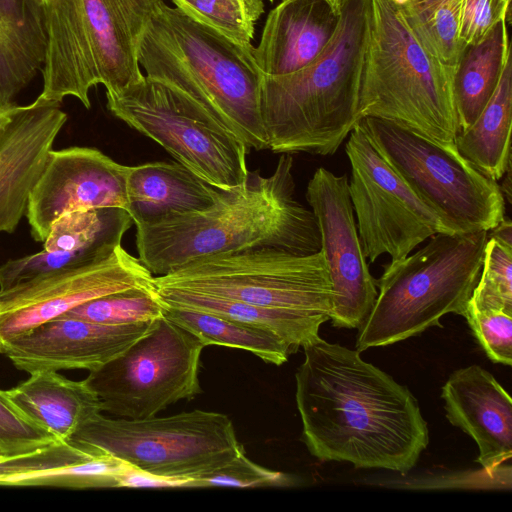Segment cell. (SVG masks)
Returning a JSON list of instances; mask_svg holds the SVG:
<instances>
[{
    "label": "cell",
    "mask_w": 512,
    "mask_h": 512,
    "mask_svg": "<svg viewBox=\"0 0 512 512\" xmlns=\"http://www.w3.org/2000/svg\"><path fill=\"white\" fill-rule=\"evenodd\" d=\"M295 484L296 479L293 476L262 467L252 462L243 453L213 472L192 479L190 488L290 487Z\"/></svg>",
    "instance_id": "cell-34"
},
{
    "label": "cell",
    "mask_w": 512,
    "mask_h": 512,
    "mask_svg": "<svg viewBox=\"0 0 512 512\" xmlns=\"http://www.w3.org/2000/svg\"><path fill=\"white\" fill-rule=\"evenodd\" d=\"M191 480L161 477L130 465L119 476L118 488H190Z\"/></svg>",
    "instance_id": "cell-37"
},
{
    "label": "cell",
    "mask_w": 512,
    "mask_h": 512,
    "mask_svg": "<svg viewBox=\"0 0 512 512\" xmlns=\"http://www.w3.org/2000/svg\"><path fill=\"white\" fill-rule=\"evenodd\" d=\"M47 34L43 8L32 0H0V106L43 67Z\"/></svg>",
    "instance_id": "cell-24"
},
{
    "label": "cell",
    "mask_w": 512,
    "mask_h": 512,
    "mask_svg": "<svg viewBox=\"0 0 512 512\" xmlns=\"http://www.w3.org/2000/svg\"><path fill=\"white\" fill-rule=\"evenodd\" d=\"M165 307L155 285L142 286L94 298L63 316L105 325H129L162 318Z\"/></svg>",
    "instance_id": "cell-30"
},
{
    "label": "cell",
    "mask_w": 512,
    "mask_h": 512,
    "mask_svg": "<svg viewBox=\"0 0 512 512\" xmlns=\"http://www.w3.org/2000/svg\"><path fill=\"white\" fill-rule=\"evenodd\" d=\"M165 303L218 315L264 330L282 340L291 353L319 337L326 321L302 312L250 304L205 293L156 288Z\"/></svg>",
    "instance_id": "cell-25"
},
{
    "label": "cell",
    "mask_w": 512,
    "mask_h": 512,
    "mask_svg": "<svg viewBox=\"0 0 512 512\" xmlns=\"http://www.w3.org/2000/svg\"><path fill=\"white\" fill-rule=\"evenodd\" d=\"M269 1L273 2L274 0H269Z\"/></svg>",
    "instance_id": "cell-42"
},
{
    "label": "cell",
    "mask_w": 512,
    "mask_h": 512,
    "mask_svg": "<svg viewBox=\"0 0 512 512\" xmlns=\"http://www.w3.org/2000/svg\"><path fill=\"white\" fill-rule=\"evenodd\" d=\"M488 231L438 233L421 249L390 261L374 306L358 328L356 350L394 344L454 313L464 316L478 282Z\"/></svg>",
    "instance_id": "cell-7"
},
{
    "label": "cell",
    "mask_w": 512,
    "mask_h": 512,
    "mask_svg": "<svg viewBox=\"0 0 512 512\" xmlns=\"http://www.w3.org/2000/svg\"><path fill=\"white\" fill-rule=\"evenodd\" d=\"M66 121L60 103L38 97L0 113V232L17 228Z\"/></svg>",
    "instance_id": "cell-17"
},
{
    "label": "cell",
    "mask_w": 512,
    "mask_h": 512,
    "mask_svg": "<svg viewBox=\"0 0 512 512\" xmlns=\"http://www.w3.org/2000/svg\"><path fill=\"white\" fill-rule=\"evenodd\" d=\"M464 317L479 345L493 363L512 364V313L467 306Z\"/></svg>",
    "instance_id": "cell-35"
},
{
    "label": "cell",
    "mask_w": 512,
    "mask_h": 512,
    "mask_svg": "<svg viewBox=\"0 0 512 512\" xmlns=\"http://www.w3.org/2000/svg\"><path fill=\"white\" fill-rule=\"evenodd\" d=\"M145 75L175 88L249 149H268L260 111L263 73L243 45L160 1L141 37Z\"/></svg>",
    "instance_id": "cell-3"
},
{
    "label": "cell",
    "mask_w": 512,
    "mask_h": 512,
    "mask_svg": "<svg viewBox=\"0 0 512 512\" xmlns=\"http://www.w3.org/2000/svg\"><path fill=\"white\" fill-rule=\"evenodd\" d=\"M295 374L302 441L320 461L406 473L429 443L409 389L358 350L316 338Z\"/></svg>",
    "instance_id": "cell-1"
},
{
    "label": "cell",
    "mask_w": 512,
    "mask_h": 512,
    "mask_svg": "<svg viewBox=\"0 0 512 512\" xmlns=\"http://www.w3.org/2000/svg\"><path fill=\"white\" fill-rule=\"evenodd\" d=\"M12 401L31 419L60 441L73 435L103 412L102 402L84 380L75 381L57 371H36L6 390Z\"/></svg>",
    "instance_id": "cell-23"
},
{
    "label": "cell",
    "mask_w": 512,
    "mask_h": 512,
    "mask_svg": "<svg viewBox=\"0 0 512 512\" xmlns=\"http://www.w3.org/2000/svg\"><path fill=\"white\" fill-rule=\"evenodd\" d=\"M441 397L449 422L477 444V462L491 477L512 456V400L487 370L470 365L454 371Z\"/></svg>",
    "instance_id": "cell-20"
},
{
    "label": "cell",
    "mask_w": 512,
    "mask_h": 512,
    "mask_svg": "<svg viewBox=\"0 0 512 512\" xmlns=\"http://www.w3.org/2000/svg\"><path fill=\"white\" fill-rule=\"evenodd\" d=\"M325 1H327L335 9H340L341 0H325Z\"/></svg>",
    "instance_id": "cell-39"
},
{
    "label": "cell",
    "mask_w": 512,
    "mask_h": 512,
    "mask_svg": "<svg viewBox=\"0 0 512 512\" xmlns=\"http://www.w3.org/2000/svg\"><path fill=\"white\" fill-rule=\"evenodd\" d=\"M162 0H50L42 6L47 46L38 98H77L90 108L89 91H118L143 73L138 49Z\"/></svg>",
    "instance_id": "cell-5"
},
{
    "label": "cell",
    "mask_w": 512,
    "mask_h": 512,
    "mask_svg": "<svg viewBox=\"0 0 512 512\" xmlns=\"http://www.w3.org/2000/svg\"><path fill=\"white\" fill-rule=\"evenodd\" d=\"M282 154L271 175L249 171L241 184L218 189L203 210L136 225L138 259L153 275L163 276L216 255L321 251L316 218L295 198L293 157Z\"/></svg>",
    "instance_id": "cell-2"
},
{
    "label": "cell",
    "mask_w": 512,
    "mask_h": 512,
    "mask_svg": "<svg viewBox=\"0 0 512 512\" xmlns=\"http://www.w3.org/2000/svg\"><path fill=\"white\" fill-rule=\"evenodd\" d=\"M306 200L319 227L321 251L335 291L330 321L337 328H359L378 291L363 254L347 175L317 168L308 182Z\"/></svg>",
    "instance_id": "cell-15"
},
{
    "label": "cell",
    "mask_w": 512,
    "mask_h": 512,
    "mask_svg": "<svg viewBox=\"0 0 512 512\" xmlns=\"http://www.w3.org/2000/svg\"><path fill=\"white\" fill-rule=\"evenodd\" d=\"M512 62L507 59L496 90L474 123L458 132L455 146L477 170L498 181L511 164Z\"/></svg>",
    "instance_id": "cell-27"
},
{
    "label": "cell",
    "mask_w": 512,
    "mask_h": 512,
    "mask_svg": "<svg viewBox=\"0 0 512 512\" xmlns=\"http://www.w3.org/2000/svg\"><path fill=\"white\" fill-rule=\"evenodd\" d=\"M154 275L121 245L109 256L0 289V353L12 340L106 294L154 286Z\"/></svg>",
    "instance_id": "cell-14"
},
{
    "label": "cell",
    "mask_w": 512,
    "mask_h": 512,
    "mask_svg": "<svg viewBox=\"0 0 512 512\" xmlns=\"http://www.w3.org/2000/svg\"><path fill=\"white\" fill-rule=\"evenodd\" d=\"M511 0H464L460 39L465 45L482 41L503 18L510 17Z\"/></svg>",
    "instance_id": "cell-36"
},
{
    "label": "cell",
    "mask_w": 512,
    "mask_h": 512,
    "mask_svg": "<svg viewBox=\"0 0 512 512\" xmlns=\"http://www.w3.org/2000/svg\"><path fill=\"white\" fill-rule=\"evenodd\" d=\"M464 0H423L401 9L424 48L441 63L456 67L465 44L460 39Z\"/></svg>",
    "instance_id": "cell-29"
},
{
    "label": "cell",
    "mask_w": 512,
    "mask_h": 512,
    "mask_svg": "<svg viewBox=\"0 0 512 512\" xmlns=\"http://www.w3.org/2000/svg\"><path fill=\"white\" fill-rule=\"evenodd\" d=\"M455 68L419 42L391 0H370L359 114L394 122L442 144L459 132Z\"/></svg>",
    "instance_id": "cell-6"
},
{
    "label": "cell",
    "mask_w": 512,
    "mask_h": 512,
    "mask_svg": "<svg viewBox=\"0 0 512 512\" xmlns=\"http://www.w3.org/2000/svg\"><path fill=\"white\" fill-rule=\"evenodd\" d=\"M192 19L233 41L249 45L264 13L263 0H171Z\"/></svg>",
    "instance_id": "cell-31"
},
{
    "label": "cell",
    "mask_w": 512,
    "mask_h": 512,
    "mask_svg": "<svg viewBox=\"0 0 512 512\" xmlns=\"http://www.w3.org/2000/svg\"><path fill=\"white\" fill-rule=\"evenodd\" d=\"M4 458H7V456H5L1 451H0V461L3 460Z\"/></svg>",
    "instance_id": "cell-41"
},
{
    "label": "cell",
    "mask_w": 512,
    "mask_h": 512,
    "mask_svg": "<svg viewBox=\"0 0 512 512\" xmlns=\"http://www.w3.org/2000/svg\"><path fill=\"white\" fill-rule=\"evenodd\" d=\"M340 9L325 0H282L265 21L254 57L263 75L295 72L317 59L333 38Z\"/></svg>",
    "instance_id": "cell-21"
},
{
    "label": "cell",
    "mask_w": 512,
    "mask_h": 512,
    "mask_svg": "<svg viewBox=\"0 0 512 512\" xmlns=\"http://www.w3.org/2000/svg\"><path fill=\"white\" fill-rule=\"evenodd\" d=\"M345 151L351 167L348 189L367 261L374 263L383 254L398 260L435 234H455L386 161L362 118Z\"/></svg>",
    "instance_id": "cell-13"
},
{
    "label": "cell",
    "mask_w": 512,
    "mask_h": 512,
    "mask_svg": "<svg viewBox=\"0 0 512 512\" xmlns=\"http://www.w3.org/2000/svg\"><path fill=\"white\" fill-rule=\"evenodd\" d=\"M370 0H341L337 30L295 72L263 75L260 111L274 153L333 155L361 119L359 93Z\"/></svg>",
    "instance_id": "cell-4"
},
{
    "label": "cell",
    "mask_w": 512,
    "mask_h": 512,
    "mask_svg": "<svg viewBox=\"0 0 512 512\" xmlns=\"http://www.w3.org/2000/svg\"><path fill=\"white\" fill-rule=\"evenodd\" d=\"M71 440L145 472L182 480L211 473L245 453L227 415L199 409L144 419H113L98 414Z\"/></svg>",
    "instance_id": "cell-8"
},
{
    "label": "cell",
    "mask_w": 512,
    "mask_h": 512,
    "mask_svg": "<svg viewBox=\"0 0 512 512\" xmlns=\"http://www.w3.org/2000/svg\"><path fill=\"white\" fill-rule=\"evenodd\" d=\"M218 189L178 162L131 166L127 212L135 225L157 222L209 207Z\"/></svg>",
    "instance_id": "cell-22"
},
{
    "label": "cell",
    "mask_w": 512,
    "mask_h": 512,
    "mask_svg": "<svg viewBox=\"0 0 512 512\" xmlns=\"http://www.w3.org/2000/svg\"><path fill=\"white\" fill-rule=\"evenodd\" d=\"M204 347L193 334L162 317L121 354L89 371L85 381L103 411L127 419L153 417L202 392L198 375Z\"/></svg>",
    "instance_id": "cell-12"
},
{
    "label": "cell",
    "mask_w": 512,
    "mask_h": 512,
    "mask_svg": "<svg viewBox=\"0 0 512 512\" xmlns=\"http://www.w3.org/2000/svg\"><path fill=\"white\" fill-rule=\"evenodd\" d=\"M5 108H6V107H5ZM5 108H4V109H5ZM4 109H3V110H4ZM3 110H2V111H3ZM2 111H1V112H2ZM1 112H0V113H1Z\"/></svg>",
    "instance_id": "cell-43"
},
{
    "label": "cell",
    "mask_w": 512,
    "mask_h": 512,
    "mask_svg": "<svg viewBox=\"0 0 512 512\" xmlns=\"http://www.w3.org/2000/svg\"><path fill=\"white\" fill-rule=\"evenodd\" d=\"M467 306L512 313V244L488 234L480 276Z\"/></svg>",
    "instance_id": "cell-32"
},
{
    "label": "cell",
    "mask_w": 512,
    "mask_h": 512,
    "mask_svg": "<svg viewBox=\"0 0 512 512\" xmlns=\"http://www.w3.org/2000/svg\"><path fill=\"white\" fill-rule=\"evenodd\" d=\"M509 22L510 17L503 18L482 41L466 45L456 65L453 91L459 132L474 123L496 90L511 56Z\"/></svg>",
    "instance_id": "cell-26"
},
{
    "label": "cell",
    "mask_w": 512,
    "mask_h": 512,
    "mask_svg": "<svg viewBox=\"0 0 512 512\" xmlns=\"http://www.w3.org/2000/svg\"><path fill=\"white\" fill-rule=\"evenodd\" d=\"M32 1L39 4L40 6H43L46 3H48L50 0H32Z\"/></svg>",
    "instance_id": "cell-40"
},
{
    "label": "cell",
    "mask_w": 512,
    "mask_h": 512,
    "mask_svg": "<svg viewBox=\"0 0 512 512\" xmlns=\"http://www.w3.org/2000/svg\"><path fill=\"white\" fill-rule=\"evenodd\" d=\"M386 161L454 233L490 231L505 217L497 181L457 150L394 122L362 118Z\"/></svg>",
    "instance_id": "cell-11"
},
{
    "label": "cell",
    "mask_w": 512,
    "mask_h": 512,
    "mask_svg": "<svg viewBox=\"0 0 512 512\" xmlns=\"http://www.w3.org/2000/svg\"><path fill=\"white\" fill-rule=\"evenodd\" d=\"M130 169L95 148L51 150L26 209L34 240L43 242L52 223L70 212L97 208L127 211Z\"/></svg>",
    "instance_id": "cell-16"
},
{
    "label": "cell",
    "mask_w": 512,
    "mask_h": 512,
    "mask_svg": "<svg viewBox=\"0 0 512 512\" xmlns=\"http://www.w3.org/2000/svg\"><path fill=\"white\" fill-rule=\"evenodd\" d=\"M132 223L129 213L121 208L64 214L52 223L42 251L8 260L0 266V289L41 274L105 258L121 245Z\"/></svg>",
    "instance_id": "cell-19"
},
{
    "label": "cell",
    "mask_w": 512,
    "mask_h": 512,
    "mask_svg": "<svg viewBox=\"0 0 512 512\" xmlns=\"http://www.w3.org/2000/svg\"><path fill=\"white\" fill-rule=\"evenodd\" d=\"M164 317L193 334L204 346L243 349L274 365H282L292 354L271 333L218 315L166 303Z\"/></svg>",
    "instance_id": "cell-28"
},
{
    "label": "cell",
    "mask_w": 512,
    "mask_h": 512,
    "mask_svg": "<svg viewBox=\"0 0 512 512\" xmlns=\"http://www.w3.org/2000/svg\"><path fill=\"white\" fill-rule=\"evenodd\" d=\"M106 98L116 118L210 185L228 189L246 179L250 149L170 85L143 74L121 90L106 91Z\"/></svg>",
    "instance_id": "cell-9"
},
{
    "label": "cell",
    "mask_w": 512,
    "mask_h": 512,
    "mask_svg": "<svg viewBox=\"0 0 512 512\" xmlns=\"http://www.w3.org/2000/svg\"><path fill=\"white\" fill-rule=\"evenodd\" d=\"M60 441L31 419L0 389V451L7 457Z\"/></svg>",
    "instance_id": "cell-33"
},
{
    "label": "cell",
    "mask_w": 512,
    "mask_h": 512,
    "mask_svg": "<svg viewBox=\"0 0 512 512\" xmlns=\"http://www.w3.org/2000/svg\"><path fill=\"white\" fill-rule=\"evenodd\" d=\"M400 10L423 0H391Z\"/></svg>",
    "instance_id": "cell-38"
},
{
    "label": "cell",
    "mask_w": 512,
    "mask_h": 512,
    "mask_svg": "<svg viewBox=\"0 0 512 512\" xmlns=\"http://www.w3.org/2000/svg\"><path fill=\"white\" fill-rule=\"evenodd\" d=\"M155 321L105 325L61 316L12 340L1 354L29 374L46 370L93 371L130 347Z\"/></svg>",
    "instance_id": "cell-18"
},
{
    "label": "cell",
    "mask_w": 512,
    "mask_h": 512,
    "mask_svg": "<svg viewBox=\"0 0 512 512\" xmlns=\"http://www.w3.org/2000/svg\"><path fill=\"white\" fill-rule=\"evenodd\" d=\"M173 288L286 309L330 320L335 291L322 251L297 255L276 249L216 255L155 276Z\"/></svg>",
    "instance_id": "cell-10"
}]
</instances>
